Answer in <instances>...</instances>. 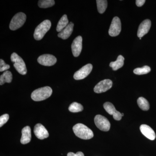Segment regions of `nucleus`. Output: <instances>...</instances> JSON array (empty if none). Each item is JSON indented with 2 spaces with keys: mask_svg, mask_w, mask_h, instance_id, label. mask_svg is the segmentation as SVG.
Segmentation results:
<instances>
[{
  "mask_svg": "<svg viewBox=\"0 0 156 156\" xmlns=\"http://www.w3.org/2000/svg\"><path fill=\"white\" fill-rule=\"evenodd\" d=\"M74 133L77 136L81 139L89 140L94 136L93 132L87 126L81 123H78L73 128Z\"/></svg>",
  "mask_w": 156,
  "mask_h": 156,
  "instance_id": "nucleus-1",
  "label": "nucleus"
},
{
  "mask_svg": "<svg viewBox=\"0 0 156 156\" xmlns=\"http://www.w3.org/2000/svg\"><path fill=\"white\" fill-rule=\"evenodd\" d=\"M52 89L50 87H42L33 91L31 95V97L34 101H41L50 97L52 95Z\"/></svg>",
  "mask_w": 156,
  "mask_h": 156,
  "instance_id": "nucleus-2",
  "label": "nucleus"
},
{
  "mask_svg": "<svg viewBox=\"0 0 156 156\" xmlns=\"http://www.w3.org/2000/svg\"><path fill=\"white\" fill-rule=\"evenodd\" d=\"M51 26V23L50 20H44L36 28L34 33V36L37 41L41 40L45 34L50 29Z\"/></svg>",
  "mask_w": 156,
  "mask_h": 156,
  "instance_id": "nucleus-3",
  "label": "nucleus"
},
{
  "mask_svg": "<svg viewBox=\"0 0 156 156\" xmlns=\"http://www.w3.org/2000/svg\"><path fill=\"white\" fill-rule=\"evenodd\" d=\"M11 61L14 62V67L17 71L23 75L26 74L27 69L25 62L22 58L17 53H13L11 54Z\"/></svg>",
  "mask_w": 156,
  "mask_h": 156,
  "instance_id": "nucleus-4",
  "label": "nucleus"
},
{
  "mask_svg": "<svg viewBox=\"0 0 156 156\" xmlns=\"http://www.w3.org/2000/svg\"><path fill=\"white\" fill-rule=\"evenodd\" d=\"M26 18V15L22 12H19L15 14L10 22L9 26L10 29L15 30L21 27L25 22Z\"/></svg>",
  "mask_w": 156,
  "mask_h": 156,
  "instance_id": "nucleus-5",
  "label": "nucleus"
},
{
  "mask_svg": "<svg viewBox=\"0 0 156 156\" xmlns=\"http://www.w3.org/2000/svg\"><path fill=\"white\" fill-rule=\"evenodd\" d=\"M94 121L97 128L101 131H108L110 130V123L105 117L101 115H97L95 117Z\"/></svg>",
  "mask_w": 156,
  "mask_h": 156,
  "instance_id": "nucleus-6",
  "label": "nucleus"
},
{
  "mask_svg": "<svg viewBox=\"0 0 156 156\" xmlns=\"http://www.w3.org/2000/svg\"><path fill=\"white\" fill-rule=\"evenodd\" d=\"M122 29L121 20L119 17L113 18L109 29L108 34L110 36L116 37L119 34Z\"/></svg>",
  "mask_w": 156,
  "mask_h": 156,
  "instance_id": "nucleus-7",
  "label": "nucleus"
},
{
  "mask_svg": "<svg viewBox=\"0 0 156 156\" xmlns=\"http://www.w3.org/2000/svg\"><path fill=\"white\" fill-rule=\"evenodd\" d=\"M92 65L90 63L84 66L75 73L73 76L75 80H81L87 77L92 71Z\"/></svg>",
  "mask_w": 156,
  "mask_h": 156,
  "instance_id": "nucleus-8",
  "label": "nucleus"
},
{
  "mask_svg": "<svg viewBox=\"0 0 156 156\" xmlns=\"http://www.w3.org/2000/svg\"><path fill=\"white\" fill-rule=\"evenodd\" d=\"M37 61L42 65L50 66L54 65L56 63L57 59L55 56L51 54H44L39 56Z\"/></svg>",
  "mask_w": 156,
  "mask_h": 156,
  "instance_id": "nucleus-9",
  "label": "nucleus"
},
{
  "mask_svg": "<svg viewBox=\"0 0 156 156\" xmlns=\"http://www.w3.org/2000/svg\"><path fill=\"white\" fill-rule=\"evenodd\" d=\"M112 86V82L110 80L107 79L100 81L94 87V91L95 93H101L106 92Z\"/></svg>",
  "mask_w": 156,
  "mask_h": 156,
  "instance_id": "nucleus-10",
  "label": "nucleus"
},
{
  "mask_svg": "<svg viewBox=\"0 0 156 156\" xmlns=\"http://www.w3.org/2000/svg\"><path fill=\"white\" fill-rule=\"evenodd\" d=\"M104 108L110 115H112L115 120L120 121L122 119V113L117 111L112 104L109 102H106L103 105Z\"/></svg>",
  "mask_w": 156,
  "mask_h": 156,
  "instance_id": "nucleus-11",
  "label": "nucleus"
},
{
  "mask_svg": "<svg viewBox=\"0 0 156 156\" xmlns=\"http://www.w3.org/2000/svg\"><path fill=\"white\" fill-rule=\"evenodd\" d=\"M83 38L80 36L76 38L72 44L71 48L73 55L75 57H78L80 54L82 50Z\"/></svg>",
  "mask_w": 156,
  "mask_h": 156,
  "instance_id": "nucleus-12",
  "label": "nucleus"
},
{
  "mask_svg": "<svg viewBox=\"0 0 156 156\" xmlns=\"http://www.w3.org/2000/svg\"><path fill=\"white\" fill-rule=\"evenodd\" d=\"M34 131L35 135L39 139H44L49 136L48 130L41 124H37L35 126Z\"/></svg>",
  "mask_w": 156,
  "mask_h": 156,
  "instance_id": "nucleus-13",
  "label": "nucleus"
},
{
  "mask_svg": "<svg viewBox=\"0 0 156 156\" xmlns=\"http://www.w3.org/2000/svg\"><path fill=\"white\" fill-rule=\"evenodd\" d=\"M151 23L150 20H144L140 24L137 31V35L139 38H141L148 32L150 29Z\"/></svg>",
  "mask_w": 156,
  "mask_h": 156,
  "instance_id": "nucleus-14",
  "label": "nucleus"
},
{
  "mask_svg": "<svg viewBox=\"0 0 156 156\" xmlns=\"http://www.w3.org/2000/svg\"><path fill=\"white\" fill-rule=\"evenodd\" d=\"M141 133L148 139L154 140L156 138V134L152 128L147 125H142L140 127Z\"/></svg>",
  "mask_w": 156,
  "mask_h": 156,
  "instance_id": "nucleus-15",
  "label": "nucleus"
},
{
  "mask_svg": "<svg viewBox=\"0 0 156 156\" xmlns=\"http://www.w3.org/2000/svg\"><path fill=\"white\" fill-rule=\"evenodd\" d=\"M31 139V129L29 126H26L22 130V136L20 142L23 144H25L30 142Z\"/></svg>",
  "mask_w": 156,
  "mask_h": 156,
  "instance_id": "nucleus-16",
  "label": "nucleus"
},
{
  "mask_svg": "<svg viewBox=\"0 0 156 156\" xmlns=\"http://www.w3.org/2000/svg\"><path fill=\"white\" fill-rule=\"evenodd\" d=\"M73 27V22L69 23L68 25L63 30L58 34V37L63 40H66L72 34Z\"/></svg>",
  "mask_w": 156,
  "mask_h": 156,
  "instance_id": "nucleus-17",
  "label": "nucleus"
},
{
  "mask_svg": "<svg viewBox=\"0 0 156 156\" xmlns=\"http://www.w3.org/2000/svg\"><path fill=\"white\" fill-rule=\"evenodd\" d=\"M125 58L122 55H119L116 61L112 62L109 64V66L112 68L113 70L116 71L119 69L124 65Z\"/></svg>",
  "mask_w": 156,
  "mask_h": 156,
  "instance_id": "nucleus-18",
  "label": "nucleus"
},
{
  "mask_svg": "<svg viewBox=\"0 0 156 156\" xmlns=\"http://www.w3.org/2000/svg\"><path fill=\"white\" fill-rule=\"evenodd\" d=\"M68 24L69 20L68 19L67 15L66 14H64L58 21L57 27H56V31L58 32H60L68 25Z\"/></svg>",
  "mask_w": 156,
  "mask_h": 156,
  "instance_id": "nucleus-19",
  "label": "nucleus"
},
{
  "mask_svg": "<svg viewBox=\"0 0 156 156\" xmlns=\"http://www.w3.org/2000/svg\"><path fill=\"white\" fill-rule=\"evenodd\" d=\"M12 74L9 71H6L0 76V85L2 86L5 83H11L12 80Z\"/></svg>",
  "mask_w": 156,
  "mask_h": 156,
  "instance_id": "nucleus-20",
  "label": "nucleus"
},
{
  "mask_svg": "<svg viewBox=\"0 0 156 156\" xmlns=\"http://www.w3.org/2000/svg\"><path fill=\"white\" fill-rule=\"evenodd\" d=\"M137 103L140 108L143 111H148L150 108V105L148 101L144 97H140L137 99Z\"/></svg>",
  "mask_w": 156,
  "mask_h": 156,
  "instance_id": "nucleus-21",
  "label": "nucleus"
},
{
  "mask_svg": "<svg viewBox=\"0 0 156 156\" xmlns=\"http://www.w3.org/2000/svg\"><path fill=\"white\" fill-rule=\"evenodd\" d=\"M98 11L100 14H103L107 8V1L105 0H97Z\"/></svg>",
  "mask_w": 156,
  "mask_h": 156,
  "instance_id": "nucleus-22",
  "label": "nucleus"
},
{
  "mask_svg": "<svg viewBox=\"0 0 156 156\" xmlns=\"http://www.w3.org/2000/svg\"><path fill=\"white\" fill-rule=\"evenodd\" d=\"M83 110V105L74 102L72 103L69 107V110L72 112L76 113L82 112Z\"/></svg>",
  "mask_w": 156,
  "mask_h": 156,
  "instance_id": "nucleus-23",
  "label": "nucleus"
},
{
  "mask_svg": "<svg viewBox=\"0 0 156 156\" xmlns=\"http://www.w3.org/2000/svg\"><path fill=\"white\" fill-rule=\"evenodd\" d=\"M54 4L55 1L53 0H41L38 3L39 7L43 9L50 8L54 5Z\"/></svg>",
  "mask_w": 156,
  "mask_h": 156,
  "instance_id": "nucleus-24",
  "label": "nucleus"
},
{
  "mask_svg": "<svg viewBox=\"0 0 156 156\" xmlns=\"http://www.w3.org/2000/svg\"><path fill=\"white\" fill-rule=\"evenodd\" d=\"M151 71V68L147 66H145L141 68H137L134 70V73L136 75H144L147 74L150 72Z\"/></svg>",
  "mask_w": 156,
  "mask_h": 156,
  "instance_id": "nucleus-25",
  "label": "nucleus"
},
{
  "mask_svg": "<svg viewBox=\"0 0 156 156\" xmlns=\"http://www.w3.org/2000/svg\"><path fill=\"white\" fill-rule=\"evenodd\" d=\"M10 68V66L6 64L3 59H0V72L5 71L9 69Z\"/></svg>",
  "mask_w": 156,
  "mask_h": 156,
  "instance_id": "nucleus-26",
  "label": "nucleus"
},
{
  "mask_svg": "<svg viewBox=\"0 0 156 156\" xmlns=\"http://www.w3.org/2000/svg\"><path fill=\"white\" fill-rule=\"evenodd\" d=\"M9 119V115L7 114H5L1 116L0 117V127H2L3 125H5L8 122Z\"/></svg>",
  "mask_w": 156,
  "mask_h": 156,
  "instance_id": "nucleus-27",
  "label": "nucleus"
},
{
  "mask_svg": "<svg viewBox=\"0 0 156 156\" xmlns=\"http://www.w3.org/2000/svg\"><path fill=\"white\" fill-rule=\"evenodd\" d=\"M67 156H84V154L82 152H78L76 154L69 152L67 154Z\"/></svg>",
  "mask_w": 156,
  "mask_h": 156,
  "instance_id": "nucleus-28",
  "label": "nucleus"
},
{
  "mask_svg": "<svg viewBox=\"0 0 156 156\" xmlns=\"http://www.w3.org/2000/svg\"><path fill=\"white\" fill-rule=\"evenodd\" d=\"M145 0H136V4L137 7H141L145 3Z\"/></svg>",
  "mask_w": 156,
  "mask_h": 156,
  "instance_id": "nucleus-29",
  "label": "nucleus"
},
{
  "mask_svg": "<svg viewBox=\"0 0 156 156\" xmlns=\"http://www.w3.org/2000/svg\"><path fill=\"white\" fill-rule=\"evenodd\" d=\"M124 114L123 113H122V116H124Z\"/></svg>",
  "mask_w": 156,
  "mask_h": 156,
  "instance_id": "nucleus-30",
  "label": "nucleus"
},
{
  "mask_svg": "<svg viewBox=\"0 0 156 156\" xmlns=\"http://www.w3.org/2000/svg\"><path fill=\"white\" fill-rule=\"evenodd\" d=\"M140 39V40H141V38H139Z\"/></svg>",
  "mask_w": 156,
  "mask_h": 156,
  "instance_id": "nucleus-31",
  "label": "nucleus"
}]
</instances>
